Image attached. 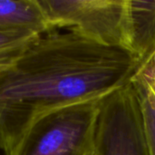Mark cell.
Here are the masks:
<instances>
[{
    "label": "cell",
    "mask_w": 155,
    "mask_h": 155,
    "mask_svg": "<svg viewBox=\"0 0 155 155\" xmlns=\"http://www.w3.org/2000/svg\"><path fill=\"white\" fill-rule=\"evenodd\" d=\"M139 67L130 50L74 31L40 36L0 74V149L10 154L31 123L47 112L125 87Z\"/></svg>",
    "instance_id": "1"
},
{
    "label": "cell",
    "mask_w": 155,
    "mask_h": 155,
    "mask_svg": "<svg viewBox=\"0 0 155 155\" xmlns=\"http://www.w3.org/2000/svg\"><path fill=\"white\" fill-rule=\"evenodd\" d=\"M103 100L83 102L40 115L9 155H92Z\"/></svg>",
    "instance_id": "2"
},
{
    "label": "cell",
    "mask_w": 155,
    "mask_h": 155,
    "mask_svg": "<svg viewBox=\"0 0 155 155\" xmlns=\"http://www.w3.org/2000/svg\"><path fill=\"white\" fill-rule=\"evenodd\" d=\"M54 32L68 28L92 40L129 50L128 0H38Z\"/></svg>",
    "instance_id": "3"
},
{
    "label": "cell",
    "mask_w": 155,
    "mask_h": 155,
    "mask_svg": "<svg viewBox=\"0 0 155 155\" xmlns=\"http://www.w3.org/2000/svg\"><path fill=\"white\" fill-rule=\"evenodd\" d=\"M128 48L140 66L155 53V1L128 0Z\"/></svg>",
    "instance_id": "4"
},
{
    "label": "cell",
    "mask_w": 155,
    "mask_h": 155,
    "mask_svg": "<svg viewBox=\"0 0 155 155\" xmlns=\"http://www.w3.org/2000/svg\"><path fill=\"white\" fill-rule=\"evenodd\" d=\"M29 30L52 33L38 0H0V31Z\"/></svg>",
    "instance_id": "5"
},
{
    "label": "cell",
    "mask_w": 155,
    "mask_h": 155,
    "mask_svg": "<svg viewBox=\"0 0 155 155\" xmlns=\"http://www.w3.org/2000/svg\"><path fill=\"white\" fill-rule=\"evenodd\" d=\"M40 36L29 30L0 31V74L11 68Z\"/></svg>",
    "instance_id": "6"
},
{
    "label": "cell",
    "mask_w": 155,
    "mask_h": 155,
    "mask_svg": "<svg viewBox=\"0 0 155 155\" xmlns=\"http://www.w3.org/2000/svg\"><path fill=\"white\" fill-rule=\"evenodd\" d=\"M131 83L139 95L149 153L150 155H155V96L143 83L136 80Z\"/></svg>",
    "instance_id": "7"
},
{
    "label": "cell",
    "mask_w": 155,
    "mask_h": 155,
    "mask_svg": "<svg viewBox=\"0 0 155 155\" xmlns=\"http://www.w3.org/2000/svg\"><path fill=\"white\" fill-rule=\"evenodd\" d=\"M133 80H138L144 84L155 83V53L146 63L139 67Z\"/></svg>",
    "instance_id": "8"
},
{
    "label": "cell",
    "mask_w": 155,
    "mask_h": 155,
    "mask_svg": "<svg viewBox=\"0 0 155 155\" xmlns=\"http://www.w3.org/2000/svg\"><path fill=\"white\" fill-rule=\"evenodd\" d=\"M136 81H138V80H136ZM141 82V81H140ZM143 83V82H142ZM144 84V83H143ZM146 84L148 87H149V89L153 92V95L155 96V83H151V84Z\"/></svg>",
    "instance_id": "9"
},
{
    "label": "cell",
    "mask_w": 155,
    "mask_h": 155,
    "mask_svg": "<svg viewBox=\"0 0 155 155\" xmlns=\"http://www.w3.org/2000/svg\"><path fill=\"white\" fill-rule=\"evenodd\" d=\"M92 155H95V154H94V153H93V154H92Z\"/></svg>",
    "instance_id": "10"
}]
</instances>
